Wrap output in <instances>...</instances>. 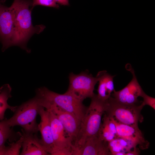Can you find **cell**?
Here are the masks:
<instances>
[{
  "label": "cell",
  "instance_id": "6da1fadb",
  "mask_svg": "<svg viewBox=\"0 0 155 155\" xmlns=\"http://www.w3.org/2000/svg\"><path fill=\"white\" fill-rule=\"evenodd\" d=\"M32 1L31 0H14L11 6L14 13V32L12 46H18L26 50V44L31 36L41 32L43 25H33L32 21Z\"/></svg>",
  "mask_w": 155,
  "mask_h": 155
},
{
  "label": "cell",
  "instance_id": "7a4b0ae2",
  "mask_svg": "<svg viewBox=\"0 0 155 155\" xmlns=\"http://www.w3.org/2000/svg\"><path fill=\"white\" fill-rule=\"evenodd\" d=\"M91 98L90 105L87 107L81 122L80 130L74 145L75 151L83 146L87 138L98 133L102 116L106 110V100L100 99L95 94Z\"/></svg>",
  "mask_w": 155,
  "mask_h": 155
},
{
  "label": "cell",
  "instance_id": "3957f363",
  "mask_svg": "<svg viewBox=\"0 0 155 155\" xmlns=\"http://www.w3.org/2000/svg\"><path fill=\"white\" fill-rule=\"evenodd\" d=\"M36 96L41 106L43 107L48 104L57 106L73 114L81 122L87 108L84 105L83 101L67 91L60 94L42 87L36 90Z\"/></svg>",
  "mask_w": 155,
  "mask_h": 155
},
{
  "label": "cell",
  "instance_id": "277c9868",
  "mask_svg": "<svg viewBox=\"0 0 155 155\" xmlns=\"http://www.w3.org/2000/svg\"><path fill=\"white\" fill-rule=\"evenodd\" d=\"M41 106L36 96L33 98L16 106L13 116L7 122L11 127L19 126L25 133L36 134L39 131L36 118Z\"/></svg>",
  "mask_w": 155,
  "mask_h": 155
},
{
  "label": "cell",
  "instance_id": "5b68a950",
  "mask_svg": "<svg viewBox=\"0 0 155 155\" xmlns=\"http://www.w3.org/2000/svg\"><path fill=\"white\" fill-rule=\"evenodd\" d=\"M105 113L117 122L124 124L138 126L143 117L141 113L144 106L142 104H127L120 103L111 96L106 101Z\"/></svg>",
  "mask_w": 155,
  "mask_h": 155
},
{
  "label": "cell",
  "instance_id": "8992f818",
  "mask_svg": "<svg viewBox=\"0 0 155 155\" xmlns=\"http://www.w3.org/2000/svg\"><path fill=\"white\" fill-rule=\"evenodd\" d=\"M69 85L66 91L83 101L91 98L95 94L94 91L98 82V78L94 77L88 71H82L76 74L71 73L69 75Z\"/></svg>",
  "mask_w": 155,
  "mask_h": 155
},
{
  "label": "cell",
  "instance_id": "52a82bcc",
  "mask_svg": "<svg viewBox=\"0 0 155 155\" xmlns=\"http://www.w3.org/2000/svg\"><path fill=\"white\" fill-rule=\"evenodd\" d=\"M48 111L54 147L52 155H73L75 149L73 140L56 116Z\"/></svg>",
  "mask_w": 155,
  "mask_h": 155
},
{
  "label": "cell",
  "instance_id": "ba28073f",
  "mask_svg": "<svg viewBox=\"0 0 155 155\" xmlns=\"http://www.w3.org/2000/svg\"><path fill=\"white\" fill-rule=\"evenodd\" d=\"M14 32V18L11 7L2 5L0 8V40L4 51L12 46Z\"/></svg>",
  "mask_w": 155,
  "mask_h": 155
},
{
  "label": "cell",
  "instance_id": "9c48e42d",
  "mask_svg": "<svg viewBox=\"0 0 155 155\" xmlns=\"http://www.w3.org/2000/svg\"><path fill=\"white\" fill-rule=\"evenodd\" d=\"M43 107L56 116L75 145L80 130L81 121L73 114L54 105H46Z\"/></svg>",
  "mask_w": 155,
  "mask_h": 155
},
{
  "label": "cell",
  "instance_id": "30bf717a",
  "mask_svg": "<svg viewBox=\"0 0 155 155\" xmlns=\"http://www.w3.org/2000/svg\"><path fill=\"white\" fill-rule=\"evenodd\" d=\"M131 73L133 78L128 84L121 90L116 91L115 90L112 95L117 102L123 104H136L138 98L144 91L139 83L133 69L131 67L128 68Z\"/></svg>",
  "mask_w": 155,
  "mask_h": 155
},
{
  "label": "cell",
  "instance_id": "8fae6325",
  "mask_svg": "<svg viewBox=\"0 0 155 155\" xmlns=\"http://www.w3.org/2000/svg\"><path fill=\"white\" fill-rule=\"evenodd\" d=\"M111 118L115 124L118 137L130 142L136 147L138 145L142 150L149 148L150 143L145 139L138 126L121 123Z\"/></svg>",
  "mask_w": 155,
  "mask_h": 155
},
{
  "label": "cell",
  "instance_id": "7c38bea8",
  "mask_svg": "<svg viewBox=\"0 0 155 155\" xmlns=\"http://www.w3.org/2000/svg\"><path fill=\"white\" fill-rule=\"evenodd\" d=\"M38 114L40 117V122L38 125L41 134L40 141L45 150L49 155H52L54 147L49 112L41 106Z\"/></svg>",
  "mask_w": 155,
  "mask_h": 155
},
{
  "label": "cell",
  "instance_id": "4fadbf2b",
  "mask_svg": "<svg viewBox=\"0 0 155 155\" xmlns=\"http://www.w3.org/2000/svg\"><path fill=\"white\" fill-rule=\"evenodd\" d=\"M108 142L102 139L98 133L87 139L74 155H110Z\"/></svg>",
  "mask_w": 155,
  "mask_h": 155
},
{
  "label": "cell",
  "instance_id": "5bb4252c",
  "mask_svg": "<svg viewBox=\"0 0 155 155\" xmlns=\"http://www.w3.org/2000/svg\"><path fill=\"white\" fill-rule=\"evenodd\" d=\"M22 132L23 139L20 155H49L44 149L36 134L26 133L23 130Z\"/></svg>",
  "mask_w": 155,
  "mask_h": 155
},
{
  "label": "cell",
  "instance_id": "9a60e30c",
  "mask_svg": "<svg viewBox=\"0 0 155 155\" xmlns=\"http://www.w3.org/2000/svg\"><path fill=\"white\" fill-rule=\"evenodd\" d=\"M112 75L106 70L99 71L96 77L98 78V86L97 90L98 97L104 101H106L111 96V93L115 90L113 78Z\"/></svg>",
  "mask_w": 155,
  "mask_h": 155
},
{
  "label": "cell",
  "instance_id": "2e32d148",
  "mask_svg": "<svg viewBox=\"0 0 155 155\" xmlns=\"http://www.w3.org/2000/svg\"><path fill=\"white\" fill-rule=\"evenodd\" d=\"M98 133L102 139L109 142L118 137L115 123L111 118L104 113Z\"/></svg>",
  "mask_w": 155,
  "mask_h": 155
},
{
  "label": "cell",
  "instance_id": "e0dca14e",
  "mask_svg": "<svg viewBox=\"0 0 155 155\" xmlns=\"http://www.w3.org/2000/svg\"><path fill=\"white\" fill-rule=\"evenodd\" d=\"M130 142L119 137L108 142L111 155H125V154L136 147Z\"/></svg>",
  "mask_w": 155,
  "mask_h": 155
},
{
  "label": "cell",
  "instance_id": "ac0fdd59",
  "mask_svg": "<svg viewBox=\"0 0 155 155\" xmlns=\"http://www.w3.org/2000/svg\"><path fill=\"white\" fill-rule=\"evenodd\" d=\"M11 88L8 84L3 85L0 88V121L4 119L5 113L7 109L14 112L16 106H11L7 103V100L11 97Z\"/></svg>",
  "mask_w": 155,
  "mask_h": 155
},
{
  "label": "cell",
  "instance_id": "d6986e66",
  "mask_svg": "<svg viewBox=\"0 0 155 155\" xmlns=\"http://www.w3.org/2000/svg\"><path fill=\"white\" fill-rule=\"evenodd\" d=\"M8 124L7 119L0 121V155L3 154L6 146L5 144L8 140H11L15 133Z\"/></svg>",
  "mask_w": 155,
  "mask_h": 155
},
{
  "label": "cell",
  "instance_id": "ffe728a7",
  "mask_svg": "<svg viewBox=\"0 0 155 155\" xmlns=\"http://www.w3.org/2000/svg\"><path fill=\"white\" fill-rule=\"evenodd\" d=\"M23 139V135L21 133L20 136L17 141L10 144L9 146L6 147L3 155L20 154V150L22 147Z\"/></svg>",
  "mask_w": 155,
  "mask_h": 155
},
{
  "label": "cell",
  "instance_id": "44dd1931",
  "mask_svg": "<svg viewBox=\"0 0 155 155\" xmlns=\"http://www.w3.org/2000/svg\"><path fill=\"white\" fill-rule=\"evenodd\" d=\"M32 9L38 5L52 7L56 8L59 7V5L54 0H32Z\"/></svg>",
  "mask_w": 155,
  "mask_h": 155
},
{
  "label": "cell",
  "instance_id": "7402d4cb",
  "mask_svg": "<svg viewBox=\"0 0 155 155\" xmlns=\"http://www.w3.org/2000/svg\"><path fill=\"white\" fill-rule=\"evenodd\" d=\"M141 97L143 99L142 104L144 106L146 105H148L154 110H155V98L147 95L144 91L142 93Z\"/></svg>",
  "mask_w": 155,
  "mask_h": 155
},
{
  "label": "cell",
  "instance_id": "603a6c76",
  "mask_svg": "<svg viewBox=\"0 0 155 155\" xmlns=\"http://www.w3.org/2000/svg\"><path fill=\"white\" fill-rule=\"evenodd\" d=\"M133 149L126 153L125 155H138L140 154V150L139 148L136 147Z\"/></svg>",
  "mask_w": 155,
  "mask_h": 155
},
{
  "label": "cell",
  "instance_id": "cb8c5ba5",
  "mask_svg": "<svg viewBox=\"0 0 155 155\" xmlns=\"http://www.w3.org/2000/svg\"><path fill=\"white\" fill-rule=\"evenodd\" d=\"M57 4L63 5L68 6L69 5V0H54Z\"/></svg>",
  "mask_w": 155,
  "mask_h": 155
},
{
  "label": "cell",
  "instance_id": "d4e9b609",
  "mask_svg": "<svg viewBox=\"0 0 155 155\" xmlns=\"http://www.w3.org/2000/svg\"><path fill=\"white\" fill-rule=\"evenodd\" d=\"M1 0H0V8L1 7V6L3 5H2L1 3Z\"/></svg>",
  "mask_w": 155,
  "mask_h": 155
}]
</instances>
